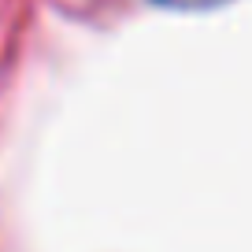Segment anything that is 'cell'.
I'll return each mask as SVG.
<instances>
[{"label": "cell", "mask_w": 252, "mask_h": 252, "mask_svg": "<svg viewBox=\"0 0 252 252\" xmlns=\"http://www.w3.org/2000/svg\"><path fill=\"white\" fill-rule=\"evenodd\" d=\"M156 4H171V8H212L222 0H156Z\"/></svg>", "instance_id": "1"}]
</instances>
